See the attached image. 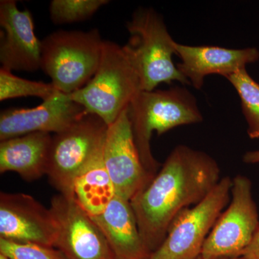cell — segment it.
I'll return each instance as SVG.
<instances>
[{"label": "cell", "instance_id": "cell-13", "mask_svg": "<svg viewBox=\"0 0 259 259\" xmlns=\"http://www.w3.org/2000/svg\"><path fill=\"white\" fill-rule=\"evenodd\" d=\"M86 112L62 93L35 107L7 109L0 115V141L33 133L59 134Z\"/></svg>", "mask_w": 259, "mask_h": 259}, {"label": "cell", "instance_id": "cell-18", "mask_svg": "<svg viewBox=\"0 0 259 259\" xmlns=\"http://www.w3.org/2000/svg\"><path fill=\"white\" fill-rule=\"evenodd\" d=\"M241 100L242 111L248 125V136L259 139V83L247 71L246 68L227 76Z\"/></svg>", "mask_w": 259, "mask_h": 259}, {"label": "cell", "instance_id": "cell-17", "mask_svg": "<svg viewBox=\"0 0 259 259\" xmlns=\"http://www.w3.org/2000/svg\"><path fill=\"white\" fill-rule=\"evenodd\" d=\"M73 194L80 206L93 217L103 212L115 197V187L104 162L103 148L76 177Z\"/></svg>", "mask_w": 259, "mask_h": 259}, {"label": "cell", "instance_id": "cell-9", "mask_svg": "<svg viewBox=\"0 0 259 259\" xmlns=\"http://www.w3.org/2000/svg\"><path fill=\"white\" fill-rule=\"evenodd\" d=\"M58 224L54 247L67 259H115L100 228L74 197L59 194L50 207Z\"/></svg>", "mask_w": 259, "mask_h": 259}, {"label": "cell", "instance_id": "cell-3", "mask_svg": "<svg viewBox=\"0 0 259 259\" xmlns=\"http://www.w3.org/2000/svg\"><path fill=\"white\" fill-rule=\"evenodd\" d=\"M140 91L139 71L127 48L104 40L96 73L88 84L69 95L109 126L129 107Z\"/></svg>", "mask_w": 259, "mask_h": 259}, {"label": "cell", "instance_id": "cell-8", "mask_svg": "<svg viewBox=\"0 0 259 259\" xmlns=\"http://www.w3.org/2000/svg\"><path fill=\"white\" fill-rule=\"evenodd\" d=\"M259 227L252 182L239 175L233 180L229 206L221 213L204 242L202 259L239 258Z\"/></svg>", "mask_w": 259, "mask_h": 259}, {"label": "cell", "instance_id": "cell-14", "mask_svg": "<svg viewBox=\"0 0 259 259\" xmlns=\"http://www.w3.org/2000/svg\"><path fill=\"white\" fill-rule=\"evenodd\" d=\"M175 53L181 59L177 69L197 90L202 88L204 78L208 75L219 74L226 78L259 60L256 48L191 47L176 42Z\"/></svg>", "mask_w": 259, "mask_h": 259}, {"label": "cell", "instance_id": "cell-16", "mask_svg": "<svg viewBox=\"0 0 259 259\" xmlns=\"http://www.w3.org/2000/svg\"><path fill=\"white\" fill-rule=\"evenodd\" d=\"M52 136L33 133L0 142V172L18 173L28 182L47 175Z\"/></svg>", "mask_w": 259, "mask_h": 259}, {"label": "cell", "instance_id": "cell-5", "mask_svg": "<svg viewBox=\"0 0 259 259\" xmlns=\"http://www.w3.org/2000/svg\"><path fill=\"white\" fill-rule=\"evenodd\" d=\"M131 37L125 45L134 58L141 91H152L161 83L191 85L173 62L175 44L164 21L152 8L136 10L126 25Z\"/></svg>", "mask_w": 259, "mask_h": 259}, {"label": "cell", "instance_id": "cell-7", "mask_svg": "<svg viewBox=\"0 0 259 259\" xmlns=\"http://www.w3.org/2000/svg\"><path fill=\"white\" fill-rule=\"evenodd\" d=\"M232 185L231 177H223L202 202L179 213L148 259H198L214 223L231 200Z\"/></svg>", "mask_w": 259, "mask_h": 259}, {"label": "cell", "instance_id": "cell-12", "mask_svg": "<svg viewBox=\"0 0 259 259\" xmlns=\"http://www.w3.org/2000/svg\"><path fill=\"white\" fill-rule=\"evenodd\" d=\"M0 26L1 67L27 72L40 69L42 42L35 35L30 12L19 9L15 0H2Z\"/></svg>", "mask_w": 259, "mask_h": 259}, {"label": "cell", "instance_id": "cell-25", "mask_svg": "<svg viewBox=\"0 0 259 259\" xmlns=\"http://www.w3.org/2000/svg\"><path fill=\"white\" fill-rule=\"evenodd\" d=\"M224 259H241V258H224Z\"/></svg>", "mask_w": 259, "mask_h": 259}, {"label": "cell", "instance_id": "cell-20", "mask_svg": "<svg viewBox=\"0 0 259 259\" xmlns=\"http://www.w3.org/2000/svg\"><path fill=\"white\" fill-rule=\"evenodd\" d=\"M109 3L108 0H52L49 14L56 25L79 23L92 18Z\"/></svg>", "mask_w": 259, "mask_h": 259}, {"label": "cell", "instance_id": "cell-6", "mask_svg": "<svg viewBox=\"0 0 259 259\" xmlns=\"http://www.w3.org/2000/svg\"><path fill=\"white\" fill-rule=\"evenodd\" d=\"M107 127L101 118L87 112L52 136L47 175L59 193L74 197L75 180L102 151Z\"/></svg>", "mask_w": 259, "mask_h": 259}, {"label": "cell", "instance_id": "cell-11", "mask_svg": "<svg viewBox=\"0 0 259 259\" xmlns=\"http://www.w3.org/2000/svg\"><path fill=\"white\" fill-rule=\"evenodd\" d=\"M58 224L51 208L23 193L0 194V238L54 247Z\"/></svg>", "mask_w": 259, "mask_h": 259}, {"label": "cell", "instance_id": "cell-22", "mask_svg": "<svg viewBox=\"0 0 259 259\" xmlns=\"http://www.w3.org/2000/svg\"><path fill=\"white\" fill-rule=\"evenodd\" d=\"M241 259H259V227L249 245L242 253Z\"/></svg>", "mask_w": 259, "mask_h": 259}, {"label": "cell", "instance_id": "cell-21", "mask_svg": "<svg viewBox=\"0 0 259 259\" xmlns=\"http://www.w3.org/2000/svg\"><path fill=\"white\" fill-rule=\"evenodd\" d=\"M0 253L10 259H67L54 247L18 243L0 238Z\"/></svg>", "mask_w": 259, "mask_h": 259}, {"label": "cell", "instance_id": "cell-10", "mask_svg": "<svg viewBox=\"0 0 259 259\" xmlns=\"http://www.w3.org/2000/svg\"><path fill=\"white\" fill-rule=\"evenodd\" d=\"M103 158L116 195L122 198L131 201L153 178L145 169L135 144L128 107L107 127Z\"/></svg>", "mask_w": 259, "mask_h": 259}, {"label": "cell", "instance_id": "cell-24", "mask_svg": "<svg viewBox=\"0 0 259 259\" xmlns=\"http://www.w3.org/2000/svg\"><path fill=\"white\" fill-rule=\"evenodd\" d=\"M0 259H10V258H8V257H6V256H5V255L1 254V253H0Z\"/></svg>", "mask_w": 259, "mask_h": 259}, {"label": "cell", "instance_id": "cell-4", "mask_svg": "<svg viewBox=\"0 0 259 259\" xmlns=\"http://www.w3.org/2000/svg\"><path fill=\"white\" fill-rule=\"evenodd\" d=\"M41 42L40 69L61 93L70 95L78 91L96 73L104 42L97 29L57 30Z\"/></svg>", "mask_w": 259, "mask_h": 259}, {"label": "cell", "instance_id": "cell-26", "mask_svg": "<svg viewBox=\"0 0 259 259\" xmlns=\"http://www.w3.org/2000/svg\"><path fill=\"white\" fill-rule=\"evenodd\" d=\"M198 259H202V257L200 256V257H199V258Z\"/></svg>", "mask_w": 259, "mask_h": 259}, {"label": "cell", "instance_id": "cell-19", "mask_svg": "<svg viewBox=\"0 0 259 259\" xmlns=\"http://www.w3.org/2000/svg\"><path fill=\"white\" fill-rule=\"evenodd\" d=\"M61 92L52 83L30 81L13 74L10 70L0 69V101L24 97H36L44 101Z\"/></svg>", "mask_w": 259, "mask_h": 259}, {"label": "cell", "instance_id": "cell-2", "mask_svg": "<svg viewBox=\"0 0 259 259\" xmlns=\"http://www.w3.org/2000/svg\"><path fill=\"white\" fill-rule=\"evenodd\" d=\"M128 115L141 161L153 177L160 166L151 152L150 142L153 132L161 136L179 126L203 120L195 97L187 89L179 86L140 91L130 104Z\"/></svg>", "mask_w": 259, "mask_h": 259}, {"label": "cell", "instance_id": "cell-23", "mask_svg": "<svg viewBox=\"0 0 259 259\" xmlns=\"http://www.w3.org/2000/svg\"><path fill=\"white\" fill-rule=\"evenodd\" d=\"M243 161L248 164L259 163V150L245 153L243 156Z\"/></svg>", "mask_w": 259, "mask_h": 259}, {"label": "cell", "instance_id": "cell-15", "mask_svg": "<svg viewBox=\"0 0 259 259\" xmlns=\"http://www.w3.org/2000/svg\"><path fill=\"white\" fill-rule=\"evenodd\" d=\"M106 238L115 259H148L131 201L116 195L103 212L91 216Z\"/></svg>", "mask_w": 259, "mask_h": 259}, {"label": "cell", "instance_id": "cell-1", "mask_svg": "<svg viewBox=\"0 0 259 259\" xmlns=\"http://www.w3.org/2000/svg\"><path fill=\"white\" fill-rule=\"evenodd\" d=\"M220 175L219 165L207 153L184 145L174 148L156 176L131 200L151 253L177 214L202 202L221 180Z\"/></svg>", "mask_w": 259, "mask_h": 259}]
</instances>
